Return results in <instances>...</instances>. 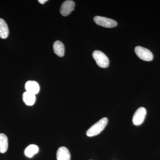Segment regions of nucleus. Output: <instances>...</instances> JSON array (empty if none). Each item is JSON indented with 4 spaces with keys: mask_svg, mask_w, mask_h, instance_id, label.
Wrapping results in <instances>:
<instances>
[{
    "mask_svg": "<svg viewBox=\"0 0 160 160\" xmlns=\"http://www.w3.org/2000/svg\"><path fill=\"white\" fill-rule=\"evenodd\" d=\"M146 115V110L144 107L138 108L135 112L132 118V122L135 126H139L144 122Z\"/></svg>",
    "mask_w": 160,
    "mask_h": 160,
    "instance_id": "nucleus-5",
    "label": "nucleus"
},
{
    "mask_svg": "<svg viewBox=\"0 0 160 160\" xmlns=\"http://www.w3.org/2000/svg\"><path fill=\"white\" fill-rule=\"evenodd\" d=\"M135 52L141 59L144 61L150 62L153 59V56L151 52L144 47L137 46L135 48Z\"/></svg>",
    "mask_w": 160,
    "mask_h": 160,
    "instance_id": "nucleus-3",
    "label": "nucleus"
},
{
    "mask_svg": "<svg viewBox=\"0 0 160 160\" xmlns=\"http://www.w3.org/2000/svg\"><path fill=\"white\" fill-rule=\"evenodd\" d=\"M92 57L100 67L106 68L109 65V60L107 56L102 52L96 50L92 53Z\"/></svg>",
    "mask_w": 160,
    "mask_h": 160,
    "instance_id": "nucleus-2",
    "label": "nucleus"
},
{
    "mask_svg": "<svg viewBox=\"0 0 160 160\" xmlns=\"http://www.w3.org/2000/svg\"><path fill=\"white\" fill-rule=\"evenodd\" d=\"M26 91L35 95L38 93L40 91V86L35 81H29L25 85Z\"/></svg>",
    "mask_w": 160,
    "mask_h": 160,
    "instance_id": "nucleus-8",
    "label": "nucleus"
},
{
    "mask_svg": "<svg viewBox=\"0 0 160 160\" xmlns=\"http://www.w3.org/2000/svg\"><path fill=\"white\" fill-rule=\"evenodd\" d=\"M9 34V28L5 20L0 18V38L6 39Z\"/></svg>",
    "mask_w": 160,
    "mask_h": 160,
    "instance_id": "nucleus-10",
    "label": "nucleus"
},
{
    "mask_svg": "<svg viewBox=\"0 0 160 160\" xmlns=\"http://www.w3.org/2000/svg\"><path fill=\"white\" fill-rule=\"evenodd\" d=\"M108 122V119L107 118H103L101 119L87 130L86 135L89 137H91L99 134L107 126Z\"/></svg>",
    "mask_w": 160,
    "mask_h": 160,
    "instance_id": "nucleus-1",
    "label": "nucleus"
},
{
    "mask_svg": "<svg viewBox=\"0 0 160 160\" xmlns=\"http://www.w3.org/2000/svg\"><path fill=\"white\" fill-rule=\"evenodd\" d=\"M93 20L97 25L106 28H113L118 25V23L114 20L103 17L97 16L95 17Z\"/></svg>",
    "mask_w": 160,
    "mask_h": 160,
    "instance_id": "nucleus-4",
    "label": "nucleus"
},
{
    "mask_svg": "<svg viewBox=\"0 0 160 160\" xmlns=\"http://www.w3.org/2000/svg\"><path fill=\"white\" fill-rule=\"evenodd\" d=\"M39 151V148L35 145H30L26 147L25 150V154L27 157L32 158Z\"/></svg>",
    "mask_w": 160,
    "mask_h": 160,
    "instance_id": "nucleus-13",
    "label": "nucleus"
},
{
    "mask_svg": "<svg viewBox=\"0 0 160 160\" xmlns=\"http://www.w3.org/2000/svg\"><path fill=\"white\" fill-rule=\"evenodd\" d=\"M75 4L73 1L68 0L63 3L60 8V12L63 16H67L74 10Z\"/></svg>",
    "mask_w": 160,
    "mask_h": 160,
    "instance_id": "nucleus-6",
    "label": "nucleus"
},
{
    "mask_svg": "<svg viewBox=\"0 0 160 160\" xmlns=\"http://www.w3.org/2000/svg\"><path fill=\"white\" fill-rule=\"evenodd\" d=\"M8 139L6 135L0 133V152L5 153L8 149Z\"/></svg>",
    "mask_w": 160,
    "mask_h": 160,
    "instance_id": "nucleus-12",
    "label": "nucleus"
},
{
    "mask_svg": "<svg viewBox=\"0 0 160 160\" xmlns=\"http://www.w3.org/2000/svg\"><path fill=\"white\" fill-rule=\"evenodd\" d=\"M47 0H39L38 2L41 4H44L46 2H47Z\"/></svg>",
    "mask_w": 160,
    "mask_h": 160,
    "instance_id": "nucleus-14",
    "label": "nucleus"
},
{
    "mask_svg": "<svg viewBox=\"0 0 160 160\" xmlns=\"http://www.w3.org/2000/svg\"><path fill=\"white\" fill-rule=\"evenodd\" d=\"M23 100L27 106H32L36 101L35 95L28 92H25L23 94Z\"/></svg>",
    "mask_w": 160,
    "mask_h": 160,
    "instance_id": "nucleus-11",
    "label": "nucleus"
},
{
    "mask_svg": "<svg viewBox=\"0 0 160 160\" xmlns=\"http://www.w3.org/2000/svg\"><path fill=\"white\" fill-rule=\"evenodd\" d=\"M54 53L58 56L62 57L65 54V46L60 41H56L53 45Z\"/></svg>",
    "mask_w": 160,
    "mask_h": 160,
    "instance_id": "nucleus-9",
    "label": "nucleus"
},
{
    "mask_svg": "<svg viewBox=\"0 0 160 160\" xmlns=\"http://www.w3.org/2000/svg\"><path fill=\"white\" fill-rule=\"evenodd\" d=\"M57 160H70L71 155L69 149L65 147H61L58 149L56 154Z\"/></svg>",
    "mask_w": 160,
    "mask_h": 160,
    "instance_id": "nucleus-7",
    "label": "nucleus"
}]
</instances>
